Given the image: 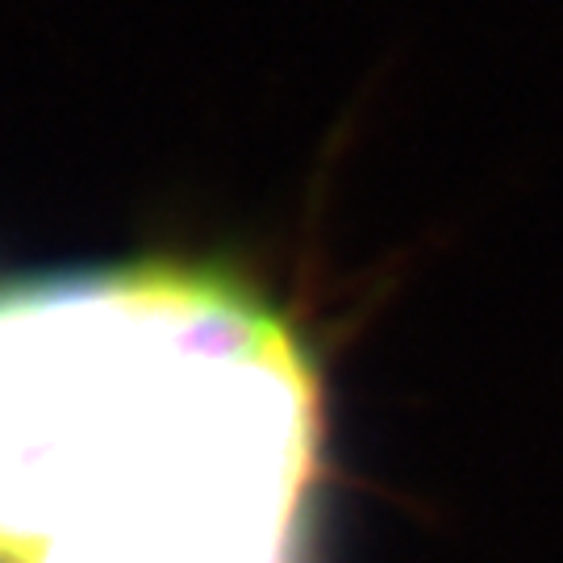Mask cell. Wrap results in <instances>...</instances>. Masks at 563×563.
<instances>
[{"label": "cell", "instance_id": "1", "mask_svg": "<svg viewBox=\"0 0 563 563\" xmlns=\"http://www.w3.org/2000/svg\"><path fill=\"white\" fill-rule=\"evenodd\" d=\"M322 397L234 276L0 284V563H305Z\"/></svg>", "mask_w": 563, "mask_h": 563}]
</instances>
